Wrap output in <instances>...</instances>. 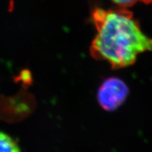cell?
<instances>
[{
	"label": "cell",
	"mask_w": 152,
	"mask_h": 152,
	"mask_svg": "<svg viewBox=\"0 0 152 152\" xmlns=\"http://www.w3.org/2000/svg\"><path fill=\"white\" fill-rule=\"evenodd\" d=\"M92 21L96 33L91 43L93 58L107 62L113 69L134 64L139 54L152 52V38L144 34L132 13L124 8H96Z\"/></svg>",
	"instance_id": "cell-1"
},
{
	"label": "cell",
	"mask_w": 152,
	"mask_h": 152,
	"mask_svg": "<svg viewBox=\"0 0 152 152\" xmlns=\"http://www.w3.org/2000/svg\"><path fill=\"white\" fill-rule=\"evenodd\" d=\"M129 92L128 87L124 81L118 77H109L99 87L96 99L102 109L113 111L124 103Z\"/></svg>",
	"instance_id": "cell-2"
},
{
	"label": "cell",
	"mask_w": 152,
	"mask_h": 152,
	"mask_svg": "<svg viewBox=\"0 0 152 152\" xmlns=\"http://www.w3.org/2000/svg\"><path fill=\"white\" fill-rule=\"evenodd\" d=\"M0 152H20V149L11 137L0 132Z\"/></svg>",
	"instance_id": "cell-3"
},
{
	"label": "cell",
	"mask_w": 152,
	"mask_h": 152,
	"mask_svg": "<svg viewBox=\"0 0 152 152\" xmlns=\"http://www.w3.org/2000/svg\"><path fill=\"white\" fill-rule=\"evenodd\" d=\"M115 4L119 6L120 8L126 9L128 7H132L138 1L142 2L145 4H152V0H111Z\"/></svg>",
	"instance_id": "cell-4"
}]
</instances>
